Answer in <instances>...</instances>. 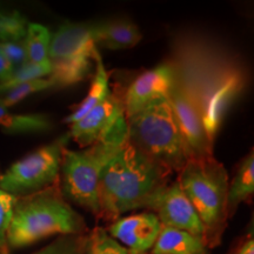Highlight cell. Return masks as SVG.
Masks as SVG:
<instances>
[{
  "label": "cell",
  "instance_id": "obj_1",
  "mask_svg": "<svg viewBox=\"0 0 254 254\" xmlns=\"http://www.w3.org/2000/svg\"><path fill=\"white\" fill-rule=\"evenodd\" d=\"M172 172L128 141L105 167L99 184V217L114 221L126 212L148 208Z\"/></svg>",
  "mask_w": 254,
  "mask_h": 254
},
{
  "label": "cell",
  "instance_id": "obj_2",
  "mask_svg": "<svg viewBox=\"0 0 254 254\" xmlns=\"http://www.w3.org/2000/svg\"><path fill=\"white\" fill-rule=\"evenodd\" d=\"M86 232L85 219L64 198L58 182L15 198L7 245L8 249H20L52 236H80Z\"/></svg>",
  "mask_w": 254,
  "mask_h": 254
},
{
  "label": "cell",
  "instance_id": "obj_3",
  "mask_svg": "<svg viewBox=\"0 0 254 254\" xmlns=\"http://www.w3.org/2000/svg\"><path fill=\"white\" fill-rule=\"evenodd\" d=\"M127 142L125 116L99 141L82 150L66 147L60 165L59 187L67 201L99 217V184L103 171Z\"/></svg>",
  "mask_w": 254,
  "mask_h": 254
},
{
  "label": "cell",
  "instance_id": "obj_4",
  "mask_svg": "<svg viewBox=\"0 0 254 254\" xmlns=\"http://www.w3.org/2000/svg\"><path fill=\"white\" fill-rule=\"evenodd\" d=\"M127 141L172 173L185 166L187 155L167 97L158 98L126 118Z\"/></svg>",
  "mask_w": 254,
  "mask_h": 254
},
{
  "label": "cell",
  "instance_id": "obj_5",
  "mask_svg": "<svg viewBox=\"0 0 254 254\" xmlns=\"http://www.w3.org/2000/svg\"><path fill=\"white\" fill-rule=\"evenodd\" d=\"M178 183L198 213L205 228V244L212 245L221 234L227 218L228 174L213 155L187 159Z\"/></svg>",
  "mask_w": 254,
  "mask_h": 254
},
{
  "label": "cell",
  "instance_id": "obj_6",
  "mask_svg": "<svg viewBox=\"0 0 254 254\" xmlns=\"http://www.w3.org/2000/svg\"><path fill=\"white\" fill-rule=\"evenodd\" d=\"M69 140L68 133H65L15 161L0 174V190L18 198L55 185L59 182L63 152Z\"/></svg>",
  "mask_w": 254,
  "mask_h": 254
},
{
  "label": "cell",
  "instance_id": "obj_7",
  "mask_svg": "<svg viewBox=\"0 0 254 254\" xmlns=\"http://www.w3.org/2000/svg\"><path fill=\"white\" fill-rule=\"evenodd\" d=\"M167 98L179 127L187 159L212 157L213 144L206 134L198 106L190 94L176 81Z\"/></svg>",
  "mask_w": 254,
  "mask_h": 254
},
{
  "label": "cell",
  "instance_id": "obj_8",
  "mask_svg": "<svg viewBox=\"0 0 254 254\" xmlns=\"http://www.w3.org/2000/svg\"><path fill=\"white\" fill-rule=\"evenodd\" d=\"M246 87V79L239 69H231L218 78L204 97L194 101L201 116L206 134L212 144L220 131L228 111Z\"/></svg>",
  "mask_w": 254,
  "mask_h": 254
},
{
  "label": "cell",
  "instance_id": "obj_9",
  "mask_svg": "<svg viewBox=\"0 0 254 254\" xmlns=\"http://www.w3.org/2000/svg\"><path fill=\"white\" fill-rule=\"evenodd\" d=\"M148 209L155 212L163 226L185 231L205 241V228L198 213L178 180L168 183L151 200Z\"/></svg>",
  "mask_w": 254,
  "mask_h": 254
},
{
  "label": "cell",
  "instance_id": "obj_10",
  "mask_svg": "<svg viewBox=\"0 0 254 254\" xmlns=\"http://www.w3.org/2000/svg\"><path fill=\"white\" fill-rule=\"evenodd\" d=\"M124 116L123 99L112 93L109 99L93 107L77 123L72 124L67 133L80 147H88L109 134Z\"/></svg>",
  "mask_w": 254,
  "mask_h": 254
},
{
  "label": "cell",
  "instance_id": "obj_11",
  "mask_svg": "<svg viewBox=\"0 0 254 254\" xmlns=\"http://www.w3.org/2000/svg\"><path fill=\"white\" fill-rule=\"evenodd\" d=\"M174 82V69L170 64H160L142 72L129 85L123 99L125 118L138 113L151 101L167 97Z\"/></svg>",
  "mask_w": 254,
  "mask_h": 254
},
{
  "label": "cell",
  "instance_id": "obj_12",
  "mask_svg": "<svg viewBox=\"0 0 254 254\" xmlns=\"http://www.w3.org/2000/svg\"><path fill=\"white\" fill-rule=\"evenodd\" d=\"M161 226L153 212H142L114 220L107 233L131 254H146L153 247Z\"/></svg>",
  "mask_w": 254,
  "mask_h": 254
},
{
  "label": "cell",
  "instance_id": "obj_13",
  "mask_svg": "<svg viewBox=\"0 0 254 254\" xmlns=\"http://www.w3.org/2000/svg\"><path fill=\"white\" fill-rule=\"evenodd\" d=\"M94 23H65L51 37V62L93 56L98 49L93 40Z\"/></svg>",
  "mask_w": 254,
  "mask_h": 254
},
{
  "label": "cell",
  "instance_id": "obj_14",
  "mask_svg": "<svg viewBox=\"0 0 254 254\" xmlns=\"http://www.w3.org/2000/svg\"><path fill=\"white\" fill-rule=\"evenodd\" d=\"M141 39L140 28L128 19H114L93 24V40L97 47L110 51L128 50L138 45Z\"/></svg>",
  "mask_w": 254,
  "mask_h": 254
},
{
  "label": "cell",
  "instance_id": "obj_15",
  "mask_svg": "<svg viewBox=\"0 0 254 254\" xmlns=\"http://www.w3.org/2000/svg\"><path fill=\"white\" fill-rule=\"evenodd\" d=\"M93 60L94 74L93 78H92L90 90H88L84 100L78 105L77 109L64 119V123L68 124V125L77 123L78 120H80L82 117L85 116V114L90 112L93 107L104 103L105 100L109 99L111 95H112V92H111L110 88L109 73L106 71L103 57H101L98 49L94 51Z\"/></svg>",
  "mask_w": 254,
  "mask_h": 254
},
{
  "label": "cell",
  "instance_id": "obj_16",
  "mask_svg": "<svg viewBox=\"0 0 254 254\" xmlns=\"http://www.w3.org/2000/svg\"><path fill=\"white\" fill-rule=\"evenodd\" d=\"M151 254H207L204 240L185 231L161 226Z\"/></svg>",
  "mask_w": 254,
  "mask_h": 254
},
{
  "label": "cell",
  "instance_id": "obj_17",
  "mask_svg": "<svg viewBox=\"0 0 254 254\" xmlns=\"http://www.w3.org/2000/svg\"><path fill=\"white\" fill-rule=\"evenodd\" d=\"M51 63L52 72L49 78L52 81L53 88H65L79 84L84 81L92 71H94L93 56H82Z\"/></svg>",
  "mask_w": 254,
  "mask_h": 254
},
{
  "label": "cell",
  "instance_id": "obj_18",
  "mask_svg": "<svg viewBox=\"0 0 254 254\" xmlns=\"http://www.w3.org/2000/svg\"><path fill=\"white\" fill-rule=\"evenodd\" d=\"M254 193V154L251 150L241 160L233 179L228 183L227 214L233 213L238 206L246 201Z\"/></svg>",
  "mask_w": 254,
  "mask_h": 254
},
{
  "label": "cell",
  "instance_id": "obj_19",
  "mask_svg": "<svg viewBox=\"0 0 254 254\" xmlns=\"http://www.w3.org/2000/svg\"><path fill=\"white\" fill-rule=\"evenodd\" d=\"M0 128L6 133H37L53 128L49 116L40 113L17 114L0 106Z\"/></svg>",
  "mask_w": 254,
  "mask_h": 254
},
{
  "label": "cell",
  "instance_id": "obj_20",
  "mask_svg": "<svg viewBox=\"0 0 254 254\" xmlns=\"http://www.w3.org/2000/svg\"><path fill=\"white\" fill-rule=\"evenodd\" d=\"M51 32L44 25L28 23L24 45L27 59L31 63H43L49 60Z\"/></svg>",
  "mask_w": 254,
  "mask_h": 254
},
{
  "label": "cell",
  "instance_id": "obj_21",
  "mask_svg": "<svg viewBox=\"0 0 254 254\" xmlns=\"http://www.w3.org/2000/svg\"><path fill=\"white\" fill-rule=\"evenodd\" d=\"M52 72V63L49 60L43 63H31L28 62L23 66L14 69L11 78L4 84H0V93L9 90V88L24 84V82L37 80V79L47 78Z\"/></svg>",
  "mask_w": 254,
  "mask_h": 254
},
{
  "label": "cell",
  "instance_id": "obj_22",
  "mask_svg": "<svg viewBox=\"0 0 254 254\" xmlns=\"http://www.w3.org/2000/svg\"><path fill=\"white\" fill-rule=\"evenodd\" d=\"M50 88H53V84L49 77L17 85V86L0 93V106L8 109V107L14 106V105L26 99L27 97H30L32 94L38 93V92L41 91L50 90Z\"/></svg>",
  "mask_w": 254,
  "mask_h": 254
},
{
  "label": "cell",
  "instance_id": "obj_23",
  "mask_svg": "<svg viewBox=\"0 0 254 254\" xmlns=\"http://www.w3.org/2000/svg\"><path fill=\"white\" fill-rule=\"evenodd\" d=\"M27 20L18 11L0 12V43L21 41L26 36Z\"/></svg>",
  "mask_w": 254,
  "mask_h": 254
},
{
  "label": "cell",
  "instance_id": "obj_24",
  "mask_svg": "<svg viewBox=\"0 0 254 254\" xmlns=\"http://www.w3.org/2000/svg\"><path fill=\"white\" fill-rule=\"evenodd\" d=\"M86 254H131L122 244L101 227L94 228L87 234Z\"/></svg>",
  "mask_w": 254,
  "mask_h": 254
},
{
  "label": "cell",
  "instance_id": "obj_25",
  "mask_svg": "<svg viewBox=\"0 0 254 254\" xmlns=\"http://www.w3.org/2000/svg\"><path fill=\"white\" fill-rule=\"evenodd\" d=\"M87 234L63 236L33 254H86Z\"/></svg>",
  "mask_w": 254,
  "mask_h": 254
},
{
  "label": "cell",
  "instance_id": "obj_26",
  "mask_svg": "<svg viewBox=\"0 0 254 254\" xmlns=\"http://www.w3.org/2000/svg\"><path fill=\"white\" fill-rule=\"evenodd\" d=\"M15 196L0 190V254H8L7 231L11 224Z\"/></svg>",
  "mask_w": 254,
  "mask_h": 254
},
{
  "label": "cell",
  "instance_id": "obj_27",
  "mask_svg": "<svg viewBox=\"0 0 254 254\" xmlns=\"http://www.w3.org/2000/svg\"><path fill=\"white\" fill-rule=\"evenodd\" d=\"M0 49H1L2 53H4L14 69L28 63L24 40L12 41V43H0Z\"/></svg>",
  "mask_w": 254,
  "mask_h": 254
},
{
  "label": "cell",
  "instance_id": "obj_28",
  "mask_svg": "<svg viewBox=\"0 0 254 254\" xmlns=\"http://www.w3.org/2000/svg\"><path fill=\"white\" fill-rule=\"evenodd\" d=\"M14 68L12 67V65L6 58L4 53H2L1 49H0V84H4L11 78V75L13 74Z\"/></svg>",
  "mask_w": 254,
  "mask_h": 254
},
{
  "label": "cell",
  "instance_id": "obj_29",
  "mask_svg": "<svg viewBox=\"0 0 254 254\" xmlns=\"http://www.w3.org/2000/svg\"><path fill=\"white\" fill-rule=\"evenodd\" d=\"M237 254H254V240L253 238L247 239L245 243L241 245Z\"/></svg>",
  "mask_w": 254,
  "mask_h": 254
},
{
  "label": "cell",
  "instance_id": "obj_30",
  "mask_svg": "<svg viewBox=\"0 0 254 254\" xmlns=\"http://www.w3.org/2000/svg\"><path fill=\"white\" fill-rule=\"evenodd\" d=\"M1 11H4V8H2L1 6H0V12H1Z\"/></svg>",
  "mask_w": 254,
  "mask_h": 254
}]
</instances>
